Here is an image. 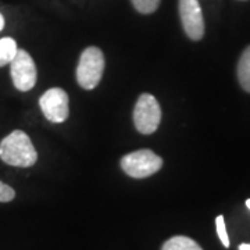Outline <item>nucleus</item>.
<instances>
[{"label": "nucleus", "mask_w": 250, "mask_h": 250, "mask_svg": "<svg viewBox=\"0 0 250 250\" xmlns=\"http://www.w3.org/2000/svg\"><path fill=\"white\" fill-rule=\"evenodd\" d=\"M0 159L13 167L28 168L38 160V153L24 131H14L0 143Z\"/></svg>", "instance_id": "nucleus-1"}, {"label": "nucleus", "mask_w": 250, "mask_h": 250, "mask_svg": "<svg viewBox=\"0 0 250 250\" xmlns=\"http://www.w3.org/2000/svg\"><path fill=\"white\" fill-rule=\"evenodd\" d=\"M104 64V56L99 47H86L81 54L77 67V81L81 88L86 90L95 89L103 77Z\"/></svg>", "instance_id": "nucleus-2"}, {"label": "nucleus", "mask_w": 250, "mask_h": 250, "mask_svg": "<svg viewBox=\"0 0 250 250\" xmlns=\"http://www.w3.org/2000/svg\"><path fill=\"white\" fill-rule=\"evenodd\" d=\"M163 167V159L149 149H141L129 153L121 159V168L125 174L136 179L147 178L159 172Z\"/></svg>", "instance_id": "nucleus-3"}, {"label": "nucleus", "mask_w": 250, "mask_h": 250, "mask_svg": "<svg viewBox=\"0 0 250 250\" xmlns=\"http://www.w3.org/2000/svg\"><path fill=\"white\" fill-rule=\"evenodd\" d=\"M161 121V107L150 93H143L139 96L134 108V124L138 132L150 135L156 132Z\"/></svg>", "instance_id": "nucleus-4"}, {"label": "nucleus", "mask_w": 250, "mask_h": 250, "mask_svg": "<svg viewBox=\"0 0 250 250\" xmlns=\"http://www.w3.org/2000/svg\"><path fill=\"white\" fill-rule=\"evenodd\" d=\"M11 78L13 83L20 92L31 90L36 83V65L28 52L18 49L14 59L11 60Z\"/></svg>", "instance_id": "nucleus-5"}, {"label": "nucleus", "mask_w": 250, "mask_h": 250, "mask_svg": "<svg viewBox=\"0 0 250 250\" xmlns=\"http://www.w3.org/2000/svg\"><path fill=\"white\" fill-rule=\"evenodd\" d=\"M70 100L65 90L62 88H52L46 90L39 99V106L43 116L54 124L64 123L70 114Z\"/></svg>", "instance_id": "nucleus-6"}, {"label": "nucleus", "mask_w": 250, "mask_h": 250, "mask_svg": "<svg viewBox=\"0 0 250 250\" xmlns=\"http://www.w3.org/2000/svg\"><path fill=\"white\" fill-rule=\"evenodd\" d=\"M179 17L189 39L200 41L205 35V18L199 0H179Z\"/></svg>", "instance_id": "nucleus-7"}, {"label": "nucleus", "mask_w": 250, "mask_h": 250, "mask_svg": "<svg viewBox=\"0 0 250 250\" xmlns=\"http://www.w3.org/2000/svg\"><path fill=\"white\" fill-rule=\"evenodd\" d=\"M238 81L242 88L250 93V45L243 50L238 62Z\"/></svg>", "instance_id": "nucleus-8"}, {"label": "nucleus", "mask_w": 250, "mask_h": 250, "mask_svg": "<svg viewBox=\"0 0 250 250\" xmlns=\"http://www.w3.org/2000/svg\"><path fill=\"white\" fill-rule=\"evenodd\" d=\"M161 250H203L199 243L188 236H172L163 245Z\"/></svg>", "instance_id": "nucleus-9"}, {"label": "nucleus", "mask_w": 250, "mask_h": 250, "mask_svg": "<svg viewBox=\"0 0 250 250\" xmlns=\"http://www.w3.org/2000/svg\"><path fill=\"white\" fill-rule=\"evenodd\" d=\"M17 43L11 38L0 39V67L10 64L17 53Z\"/></svg>", "instance_id": "nucleus-10"}, {"label": "nucleus", "mask_w": 250, "mask_h": 250, "mask_svg": "<svg viewBox=\"0 0 250 250\" xmlns=\"http://www.w3.org/2000/svg\"><path fill=\"white\" fill-rule=\"evenodd\" d=\"M136 11L142 14H152L159 9L161 0H131Z\"/></svg>", "instance_id": "nucleus-11"}, {"label": "nucleus", "mask_w": 250, "mask_h": 250, "mask_svg": "<svg viewBox=\"0 0 250 250\" xmlns=\"http://www.w3.org/2000/svg\"><path fill=\"white\" fill-rule=\"evenodd\" d=\"M215 228H217V235L220 238V241L225 248H229V238L227 233V228H225V221H224L223 215H218L215 218Z\"/></svg>", "instance_id": "nucleus-12"}, {"label": "nucleus", "mask_w": 250, "mask_h": 250, "mask_svg": "<svg viewBox=\"0 0 250 250\" xmlns=\"http://www.w3.org/2000/svg\"><path fill=\"white\" fill-rule=\"evenodd\" d=\"M14 197H16L14 189L0 181V202L1 203H7V202H11Z\"/></svg>", "instance_id": "nucleus-13"}, {"label": "nucleus", "mask_w": 250, "mask_h": 250, "mask_svg": "<svg viewBox=\"0 0 250 250\" xmlns=\"http://www.w3.org/2000/svg\"><path fill=\"white\" fill-rule=\"evenodd\" d=\"M238 250H250V243H242Z\"/></svg>", "instance_id": "nucleus-14"}, {"label": "nucleus", "mask_w": 250, "mask_h": 250, "mask_svg": "<svg viewBox=\"0 0 250 250\" xmlns=\"http://www.w3.org/2000/svg\"><path fill=\"white\" fill-rule=\"evenodd\" d=\"M4 28V18H3V16L0 14V31Z\"/></svg>", "instance_id": "nucleus-15"}, {"label": "nucleus", "mask_w": 250, "mask_h": 250, "mask_svg": "<svg viewBox=\"0 0 250 250\" xmlns=\"http://www.w3.org/2000/svg\"><path fill=\"white\" fill-rule=\"evenodd\" d=\"M246 206H248V208L250 210V199H248V200H246Z\"/></svg>", "instance_id": "nucleus-16"}]
</instances>
